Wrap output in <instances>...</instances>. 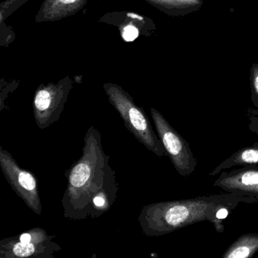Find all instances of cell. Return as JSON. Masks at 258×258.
Masks as SVG:
<instances>
[{
	"instance_id": "ba28073f",
	"label": "cell",
	"mask_w": 258,
	"mask_h": 258,
	"mask_svg": "<svg viewBox=\"0 0 258 258\" xmlns=\"http://www.w3.org/2000/svg\"><path fill=\"white\" fill-rule=\"evenodd\" d=\"M247 165L258 166V143H254L253 146L238 149L215 167L209 175L214 176L220 173L224 169Z\"/></svg>"
},
{
	"instance_id": "277c9868",
	"label": "cell",
	"mask_w": 258,
	"mask_h": 258,
	"mask_svg": "<svg viewBox=\"0 0 258 258\" xmlns=\"http://www.w3.org/2000/svg\"><path fill=\"white\" fill-rule=\"evenodd\" d=\"M111 99L114 108L120 113L126 129L134 137L157 156H167L159 137L155 134L144 111L120 93H114Z\"/></svg>"
},
{
	"instance_id": "7c38bea8",
	"label": "cell",
	"mask_w": 258,
	"mask_h": 258,
	"mask_svg": "<svg viewBox=\"0 0 258 258\" xmlns=\"http://www.w3.org/2000/svg\"><path fill=\"white\" fill-rule=\"evenodd\" d=\"M63 4H69L76 2L77 0H60Z\"/></svg>"
},
{
	"instance_id": "8992f818",
	"label": "cell",
	"mask_w": 258,
	"mask_h": 258,
	"mask_svg": "<svg viewBox=\"0 0 258 258\" xmlns=\"http://www.w3.org/2000/svg\"><path fill=\"white\" fill-rule=\"evenodd\" d=\"M214 186L226 192L258 199V166H243L229 172L221 171Z\"/></svg>"
},
{
	"instance_id": "52a82bcc",
	"label": "cell",
	"mask_w": 258,
	"mask_h": 258,
	"mask_svg": "<svg viewBox=\"0 0 258 258\" xmlns=\"http://www.w3.org/2000/svg\"><path fill=\"white\" fill-rule=\"evenodd\" d=\"M61 247L51 241L45 242L23 243L16 237L6 238L0 242V257H54L53 253Z\"/></svg>"
},
{
	"instance_id": "9c48e42d",
	"label": "cell",
	"mask_w": 258,
	"mask_h": 258,
	"mask_svg": "<svg viewBox=\"0 0 258 258\" xmlns=\"http://www.w3.org/2000/svg\"><path fill=\"white\" fill-rule=\"evenodd\" d=\"M258 252V233L242 234L225 250L222 258H250Z\"/></svg>"
},
{
	"instance_id": "8fae6325",
	"label": "cell",
	"mask_w": 258,
	"mask_h": 258,
	"mask_svg": "<svg viewBox=\"0 0 258 258\" xmlns=\"http://www.w3.org/2000/svg\"><path fill=\"white\" fill-rule=\"evenodd\" d=\"M138 30H137V28H136L135 27L129 25V26L126 27V28H124V31H123V37L126 41H134V40H136V39L138 37Z\"/></svg>"
},
{
	"instance_id": "7a4b0ae2",
	"label": "cell",
	"mask_w": 258,
	"mask_h": 258,
	"mask_svg": "<svg viewBox=\"0 0 258 258\" xmlns=\"http://www.w3.org/2000/svg\"><path fill=\"white\" fill-rule=\"evenodd\" d=\"M84 143L82 156L68 172L62 200L64 216L76 220L91 217L93 201L98 196L114 203L117 190L115 173L102 149L99 131L91 126Z\"/></svg>"
},
{
	"instance_id": "4fadbf2b",
	"label": "cell",
	"mask_w": 258,
	"mask_h": 258,
	"mask_svg": "<svg viewBox=\"0 0 258 258\" xmlns=\"http://www.w3.org/2000/svg\"><path fill=\"white\" fill-rule=\"evenodd\" d=\"M128 16H132V17H134V18H138L139 19H140V20H142V18L141 17H139V16H136V15H131V14H129L128 15Z\"/></svg>"
},
{
	"instance_id": "5b68a950",
	"label": "cell",
	"mask_w": 258,
	"mask_h": 258,
	"mask_svg": "<svg viewBox=\"0 0 258 258\" xmlns=\"http://www.w3.org/2000/svg\"><path fill=\"white\" fill-rule=\"evenodd\" d=\"M0 167L7 182L37 215H41L42 205L37 180L31 172L21 168L11 154L0 147Z\"/></svg>"
},
{
	"instance_id": "3957f363",
	"label": "cell",
	"mask_w": 258,
	"mask_h": 258,
	"mask_svg": "<svg viewBox=\"0 0 258 258\" xmlns=\"http://www.w3.org/2000/svg\"><path fill=\"white\" fill-rule=\"evenodd\" d=\"M152 118L167 156L180 176L186 177L194 173L198 161L188 142L155 108H151Z\"/></svg>"
},
{
	"instance_id": "6da1fadb",
	"label": "cell",
	"mask_w": 258,
	"mask_h": 258,
	"mask_svg": "<svg viewBox=\"0 0 258 258\" xmlns=\"http://www.w3.org/2000/svg\"><path fill=\"white\" fill-rule=\"evenodd\" d=\"M258 199L233 193L207 195L191 199L149 204L143 207L139 223L147 236H161L200 222L212 223L223 233V220L240 204H254Z\"/></svg>"
},
{
	"instance_id": "30bf717a",
	"label": "cell",
	"mask_w": 258,
	"mask_h": 258,
	"mask_svg": "<svg viewBox=\"0 0 258 258\" xmlns=\"http://www.w3.org/2000/svg\"><path fill=\"white\" fill-rule=\"evenodd\" d=\"M250 92L251 101L258 108V64L253 63L250 69Z\"/></svg>"
}]
</instances>
